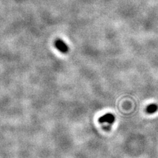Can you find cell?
Returning <instances> with one entry per match:
<instances>
[{
	"instance_id": "cell-1",
	"label": "cell",
	"mask_w": 158,
	"mask_h": 158,
	"mask_svg": "<svg viewBox=\"0 0 158 158\" xmlns=\"http://www.w3.org/2000/svg\"><path fill=\"white\" fill-rule=\"evenodd\" d=\"M115 118L111 113H107V114L103 115L99 119V121L102 123H106L108 125H111L112 123H114Z\"/></svg>"
},
{
	"instance_id": "cell-2",
	"label": "cell",
	"mask_w": 158,
	"mask_h": 158,
	"mask_svg": "<svg viewBox=\"0 0 158 158\" xmlns=\"http://www.w3.org/2000/svg\"><path fill=\"white\" fill-rule=\"evenodd\" d=\"M55 46L59 52L63 53H66L69 51V48L67 44L60 39H58L55 42Z\"/></svg>"
},
{
	"instance_id": "cell-3",
	"label": "cell",
	"mask_w": 158,
	"mask_h": 158,
	"mask_svg": "<svg viewBox=\"0 0 158 158\" xmlns=\"http://www.w3.org/2000/svg\"><path fill=\"white\" fill-rule=\"evenodd\" d=\"M158 110V106L155 104V103H152V104H150L146 107V112L150 113V114H152V113H156Z\"/></svg>"
}]
</instances>
